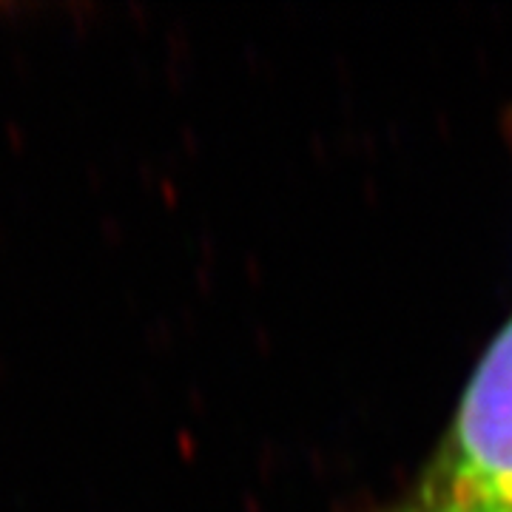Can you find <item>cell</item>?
Instances as JSON below:
<instances>
[{
	"mask_svg": "<svg viewBox=\"0 0 512 512\" xmlns=\"http://www.w3.org/2000/svg\"><path fill=\"white\" fill-rule=\"evenodd\" d=\"M379 512H512V316L481 353L419 476Z\"/></svg>",
	"mask_w": 512,
	"mask_h": 512,
	"instance_id": "1",
	"label": "cell"
}]
</instances>
